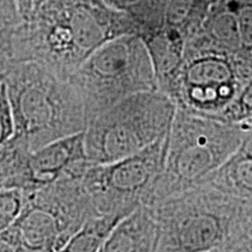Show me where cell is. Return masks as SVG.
<instances>
[{
    "instance_id": "cell-1",
    "label": "cell",
    "mask_w": 252,
    "mask_h": 252,
    "mask_svg": "<svg viewBox=\"0 0 252 252\" xmlns=\"http://www.w3.org/2000/svg\"><path fill=\"white\" fill-rule=\"evenodd\" d=\"M123 35H138L137 24L105 0H48L17 28L9 62H37L69 78L96 50Z\"/></svg>"
},
{
    "instance_id": "cell-2",
    "label": "cell",
    "mask_w": 252,
    "mask_h": 252,
    "mask_svg": "<svg viewBox=\"0 0 252 252\" xmlns=\"http://www.w3.org/2000/svg\"><path fill=\"white\" fill-rule=\"evenodd\" d=\"M4 81L14 115L13 138L31 152L87 130L86 106L68 78L31 61L11 63Z\"/></svg>"
},
{
    "instance_id": "cell-3",
    "label": "cell",
    "mask_w": 252,
    "mask_h": 252,
    "mask_svg": "<svg viewBox=\"0 0 252 252\" xmlns=\"http://www.w3.org/2000/svg\"><path fill=\"white\" fill-rule=\"evenodd\" d=\"M248 131L244 124H232L176 108L165 167L150 207L206 182L242 146Z\"/></svg>"
},
{
    "instance_id": "cell-4",
    "label": "cell",
    "mask_w": 252,
    "mask_h": 252,
    "mask_svg": "<svg viewBox=\"0 0 252 252\" xmlns=\"http://www.w3.org/2000/svg\"><path fill=\"white\" fill-rule=\"evenodd\" d=\"M243 202L206 182L162 201L152 207L159 231L156 252L222 249L236 236L245 234Z\"/></svg>"
},
{
    "instance_id": "cell-5",
    "label": "cell",
    "mask_w": 252,
    "mask_h": 252,
    "mask_svg": "<svg viewBox=\"0 0 252 252\" xmlns=\"http://www.w3.org/2000/svg\"><path fill=\"white\" fill-rule=\"evenodd\" d=\"M175 113L174 100L160 90L126 97L88 124V161L105 165L140 152L169 134Z\"/></svg>"
},
{
    "instance_id": "cell-6",
    "label": "cell",
    "mask_w": 252,
    "mask_h": 252,
    "mask_svg": "<svg viewBox=\"0 0 252 252\" xmlns=\"http://www.w3.org/2000/svg\"><path fill=\"white\" fill-rule=\"evenodd\" d=\"M89 123L131 94L158 89L150 53L139 35H123L94 53L68 78Z\"/></svg>"
},
{
    "instance_id": "cell-7",
    "label": "cell",
    "mask_w": 252,
    "mask_h": 252,
    "mask_svg": "<svg viewBox=\"0 0 252 252\" xmlns=\"http://www.w3.org/2000/svg\"><path fill=\"white\" fill-rule=\"evenodd\" d=\"M250 80L237 56L193 36L186 42L184 62L166 94L178 109L217 118Z\"/></svg>"
},
{
    "instance_id": "cell-8",
    "label": "cell",
    "mask_w": 252,
    "mask_h": 252,
    "mask_svg": "<svg viewBox=\"0 0 252 252\" xmlns=\"http://www.w3.org/2000/svg\"><path fill=\"white\" fill-rule=\"evenodd\" d=\"M168 135L118 161L105 165L90 162L82 182L97 215L125 219L138 208L150 207L165 167Z\"/></svg>"
},
{
    "instance_id": "cell-9",
    "label": "cell",
    "mask_w": 252,
    "mask_h": 252,
    "mask_svg": "<svg viewBox=\"0 0 252 252\" xmlns=\"http://www.w3.org/2000/svg\"><path fill=\"white\" fill-rule=\"evenodd\" d=\"M86 131L53 141L32 152L23 191L36 190L56 182L84 174L90 162L86 154Z\"/></svg>"
},
{
    "instance_id": "cell-10",
    "label": "cell",
    "mask_w": 252,
    "mask_h": 252,
    "mask_svg": "<svg viewBox=\"0 0 252 252\" xmlns=\"http://www.w3.org/2000/svg\"><path fill=\"white\" fill-rule=\"evenodd\" d=\"M14 226L24 245L30 248H48L59 252L71 238L64 223L54 212L27 198Z\"/></svg>"
},
{
    "instance_id": "cell-11",
    "label": "cell",
    "mask_w": 252,
    "mask_h": 252,
    "mask_svg": "<svg viewBox=\"0 0 252 252\" xmlns=\"http://www.w3.org/2000/svg\"><path fill=\"white\" fill-rule=\"evenodd\" d=\"M158 223L152 207H140L113 229L98 252H156Z\"/></svg>"
},
{
    "instance_id": "cell-12",
    "label": "cell",
    "mask_w": 252,
    "mask_h": 252,
    "mask_svg": "<svg viewBox=\"0 0 252 252\" xmlns=\"http://www.w3.org/2000/svg\"><path fill=\"white\" fill-rule=\"evenodd\" d=\"M193 36L214 48L237 55L241 52V37L237 15L231 0H220L214 5L200 31Z\"/></svg>"
},
{
    "instance_id": "cell-13",
    "label": "cell",
    "mask_w": 252,
    "mask_h": 252,
    "mask_svg": "<svg viewBox=\"0 0 252 252\" xmlns=\"http://www.w3.org/2000/svg\"><path fill=\"white\" fill-rule=\"evenodd\" d=\"M206 184L238 200L252 198V149L245 139L242 146L209 176Z\"/></svg>"
},
{
    "instance_id": "cell-14",
    "label": "cell",
    "mask_w": 252,
    "mask_h": 252,
    "mask_svg": "<svg viewBox=\"0 0 252 252\" xmlns=\"http://www.w3.org/2000/svg\"><path fill=\"white\" fill-rule=\"evenodd\" d=\"M220 0H165L161 28L178 32L186 39L200 31L213 6Z\"/></svg>"
},
{
    "instance_id": "cell-15",
    "label": "cell",
    "mask_w": 252,
    "mask_h": 252,
    "mask_svg": "<svg viewBox=\"0 0 252 252\" xmlns=\"http://www.w3.org/2000/svg\"><path fill=\"white\" fill-rule=\"evenodd\" d=\"M123 220L110 215L90 217L59 252H98Z\"/></svg>"
},
{
    "instance_id": "cell-16",
    "label": "cell",
    "mask_w": 252,
    "mask_h": 252,
    "mask_svg": "<svg viewBox=\"0 0 252 252\" xmlns=\"http://www.w3.org/2000/svg\"><path fill=\"white\" fill-rule=\"evenodd\" d=\"M237 15L241 52L237 58L245 70L252 75V0H231Z\"/></svg>"
},
{
    "instance_id": "cell-17",
    "label": "cell",
    "mask_w": 252,
    "mask_h": 252,
    "mask_svg": "<svg viewBox=\"0 0 252 252\" xmlns=\"http://www.w3.org/2000/svg\"><path fill=\"white\" fill-rule=\"evenodd\" d=\"M23 24L18 0H0V55L9 61L12 39Z\"/></svg>"
},
{
    "instance_id": "cell-18",
    "label": "cell",
    "mask_w": 252,
    "mask_h": 252,
    "mask_svg": "<svg viewBox=\"0 0 252 252\" xmlns=\"http://www.w3.org/2000/svg\"><path fill=\"white\" fill-rule=\"evenodd\" d=\"M26 206L21 189L0 187V232L15 224Z\"/></svg>"
},
{
    "instance_id": "cell-19",
    "label": "cell",
    "mask_w": 252,
    "mask_h": 252,
    "mask_svg": "<svg viewBox=\"0 0 252 252\" xmlns=\"http://www.w3.org/2000/svg\"><path fill=\"white\" fill-rule=\"evenodd\" d=\"M217 119L232 124H245L252 122V78Z\"/></svg>"
},
{
    "instance_id": "cell-20",
    "label": "cell",
    "mask_w": 252,
    "mask_h": 252,
    "mask_svg": "<svg viewBox=\"0 0 252 252\" xmlns=\"http://www.w3.org/2000/svg\"><path fill=\"white\" fill-rule=\"evenodd\" d=\"M15 134L13 109L9 100L7 86L4 78L0 80V146L8 143Z\"/></svg>"
},
{
    "instance_id": "cell-21",
    "label": "cell",
    "mask_w": 252,
    "mask_h": 252,
    "mask_svg": "<svg viewBox=\"0 0 252 252\" xmlns=\"http://www.w3.org/2000/svg\"><path fill=\"white\" fill-rule=\"evenodd\" d=\"M23 247L24 243L14 225L0 232V252H20Z\"/></svg>"
},
{
    "instance_id": "cell-22",
    "label": "cell",
    "mask_w": 252,
    "mask_h": 252,
    "mask_svg": "<svg viewBox=\"0 0 252 252\" xmlns=\"http://www.w3.org/2000/svg\"><path fill=\"white\" fill-rule=\"evenodd\" d=\"M223 252H252V237L247 234H241L229 241L222 248Z\"/></svg>"
},
{
    "instance_id": "cell-23",
    "label": "cell",
    "mask_w": 252,
    "mask_h": 252,
    "mask_svg": "<svg viewBox=\"0 0 252 252\" xmlns=\"http://www.w3.org/2000/svg\"><path fill=\"white\" fill-rule=\"evenodd\" d=\"M242 228L245 234L252 237V198L243 202L242 207Z\"/></svg>"
},
{
    "instance_id": "cell-24",
    "label": "cell",
    "mask_w": 252,
    "mask_h": 252,
    "mask_svg": "<svg viewBox=\"0 0 252 252\" xmlns=\"http://www.w3.org/2000/svg\"><path fill=\"white\" fill-rule=\"evenodd\" d=\"M105 1L113 6V7L121 9V11H124L126 13H131L138 6H140L146 1H150V0H105Z\"/></svg>"
},
{
    "instance_id": "cell-25",
    "label": "cell",
    "mask_w": 252,
    "mask_h": 252,
    "mask_svg": "<svg viewBox=\"0 0 252 252\" xmlns=\"http://www.w3.org/2000/svg\"><path fill=\"white\" fill-rule=\"evenodd\" d=\"M18 5L21 18H23V23L30 20L34 9H35V0H18Z\"/></svg>"
},
{
    "instance_id": "cell-26",
    "label": "cell",
    "mask_w": 252,
    "mask_h": 252,
    "mask_svg": "<svg viewBox=\"0 0 252 252\" xmlns=\"http://www.w3.org/2000/svg\"><path fill=\"white\" fill-rule=\"evenodd\" d=\"M9 64H11V62H9L5 56L0 55V80L4 78V75L6 70H7V68L9 67Z\"/></svg>"
},
{
    "instance_id": "cell-27",
    "label": "cell",
    "mask_w": 252,
    "mask_h": 252,
    "mask_svg": "<svg viewBox=\"0 0 252 252\" xmlns=\"http://www.w3.org/2000/svg\"><path fill=\"white\" fill-rule=\"evenodd\" d=\"M20 252H56L54 249H48V248H30L24 245Z\"/></svg>"
},
{
    "instance_id": "cell-28",
    "label": "cell",
    "mask_w": 252,
    "mask_h": 252,
    "mask_svg": "<svg viewBox=\"0 0 252 252\" xmlns=\"http://www.w3.org/2000/svg\"><path fill=\"white\" fill-rule=\"evenodd\" d=\"M46 1H48V0H35V8H37L40 5H42Z\"/></svg>"
},
{
    "instance_id": "cell-29",
    "label": "cell",
    "mask_w": 252,
    "mask_h": 252,
    "mask_svg": "<svg viewBox=\"0 0 252 252\" xmlns=\"http://www.w3.org/2000/svg\"><path fill=\"white\" fill-rule=\"evenodd\" d=\"M207 252H223L222 249H215V250H212V251H207Z\"/></svg>"
},
{
    "instance_id": "cell-30",
    "label": "cell",
    "mask_w": 252,
    "mask_h": 252,
    "mask_svg": "<svg viewBox=\"0 0 252 252\" xmlns=\"http://www.w3.org/2000/svg\"><path fill=\"white\" fill-rule=\"evenodd\" d=\"M245 124H247V125L249 126V128H252V122H250V123H245Z\"/></svg>"
}]
</instances>
